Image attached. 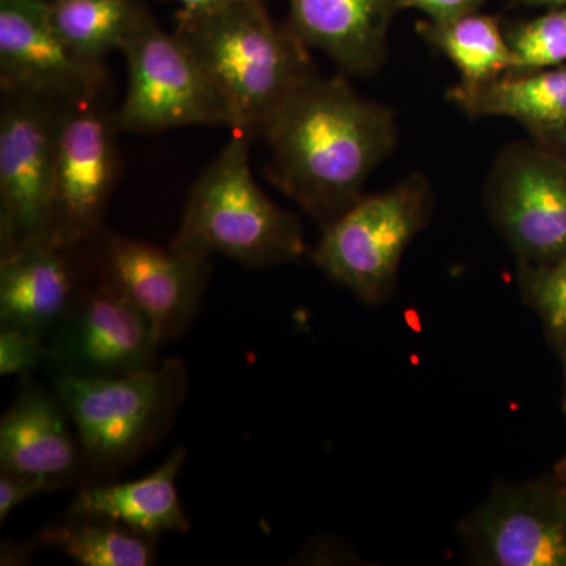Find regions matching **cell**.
<instances>
[{"label": "cell", "mask_w": 566, "mask_h": 566, "mask_svg": "<svg viewBox=\"0 0 566 566\" xmlns=\"http://www.w3.org/2000/svg\"><path fill=\"white\" fill-rule=\"evenodd\" d=\"M0 91L66 99L109 93V76L70 50L46 0H0Z\"/></svg>", "instance_id": "4fadbf2b"}, {"label": "cell", "mask_w": 566, "mask_h": 566, "mask_svg": "<svg viewBox=\"0 0 566 566\" xmlns=\"http://www.w3.org/2000/svg\"><path fill=\"white\" fill-rule=\"evenodd\" d=\"M120 51L128 62V91L115 123L120 133L150 134L193 125H222L223 118L191 52L167 33L147 7Z\"/></svg>", "instance_id": "52a82bcc"}, {"label": "cell", "mask_w": 566, "mask_h": 566, "mask_svg": "<svg viewBox=\"0 0 566 566\" xmlns=\"http://www.w3.org/2000/svg\"><path fill=\"white\" fill-rule=\"evenodd\" d=\"M185 460V449H178L150 475L132 482L82 488L71 504L70 515L103 517L150 538L166 532L185 534L191 523L177 488Z\"/></svg>", "instance_id": "e0dca14e"}, {"label": "cell", "mask_w": 566, "mask_h": 566, "mask_svg": "<svg viewBox=\"0 0 566 566\" xmlns=\"http://www.w3.org/2000/svg\"><path fill=\"white\" fill-rule=\"evenodd\" d=\"M398 3L401 10H419L427 14L428 20L444 21L479 11L483 0H398Z\"/></svg>", "instance_id": "484cf974"}, {"label": "cell", "mask_w": 566, "mask_h": 566, "mask_svg": "<svg viewBox=\"0 0 566 566\" xmlns=\"http://www.w3.org/2000/svg\"><path fill=\"white\" fill-rule=\"evenodd\" d=\"M505 35L515 54V70L510 73L560 66L566 61V7L510 25Z\"/></svg>", "instance_id": "7402d4cb"}, {"label": "cell", "mask_w": 566, "mask_h": 566, "mask_svg": "<svg viewBox=\"0 0 566 566\" xmlns=\"http://www.w3.org/2000/svg\"><path fill=\"white\" fill-rule=\"evenodd\" d=\"M471 118H512L535 140L566 125V66L506 73L482 84H460L447 92Z\"/></svg>", "instance_id": "ac0fdd59"}, {"label": "cell", "mask_w": 566, "mask_h": 566, "mask_svg": "<svg viewBox=\"0 0 566 566\" xmlns=\"http://www.w3.org/2000/svg\"><path fill=\"white\" fill-rule=\"evenodd\" d=\"M252 139L233 133L197 178L169 248L249 268L294 262L305 253L303 226L259 188L249 163Z\"/></svg>", "instance_id": "3957f363"}, {"label": "cell", "mask_w": 566, "mask_h": 566, "mask_svg": "<svg viewBox=\"0 0 566 566\" xmlns=\"http://www.w3.org/2000/svg\"><path fill=\"white\" fill-rule=\"evenodd\" d=\"M59 485L61 483L43 476L17 474V472L0 469V523H6L10 513L29 499L50 493Z\"/></svg>", "instance_id": "d4e9b609"}, {"label": "cell", "mask_w": 566, "mask_h": 566, "mask_svg": "<svg viewBox=\"0 0 566 566\" xmlns=\"http://www.w3.org/2000/svg\"><path fill=\"white\" fill-rule=\"evenodd\" d=\"M433 207V189L417 174L363 196L323 227L312 260L359 300L382 303L392 293L406 249L430 221Z\"/></svg>", "instance_id": "277c9868"}, {"label": "cell", "mask_w": 566, "mask_h": 566, "mask_svg": "<svg viewBox=\"0 0 566 566\" xmlns=\"http://www.w3.org/2000/svg\"><path fill=\"white\" fill-rule=\"evenodd\" d=\"M175 33L202 71L223 126L252 140L316 74L311 48L289 25L279 28L262 0H233L210 13L178 17Z\"/></svg>", "instance_id": "7a4b0ae2"}, {"label": "cell", "mask_w": 566, "mask_h": 566, "mask_svg": "<svg viewBox=\"0 0 566 566\" xmlns=\"http://www.w3.org/2000/svg\"><path fill=\"white\" fill-rule=\"evenodd\" d=\"M80 521L46 528L43 545L61 551L82 566H148L155 564L150 536L103 520L74 516Z\"/></svg>", "instance_id": "44dd1931"}, {"label": "cell", "mask_w": 566, "mask_h": 566, "mask_svg": "<svg viewBox=\"0 0 566 566\" xmlns=\"http://www.w3.org/2000/svg\"><path fill=\"white\" fill-rule=\"evenodd\" d=\"M520 273L527 303L538 315L549 344L560 352L566 346V260Z\"/></svg>", "instance_id": "603a6c76"}, {"label": "cell", "mask_w": 566, "mask_h": 566, "mask_svg": "<svg viewBox=\"0 0 566 566\" xmlns=\"http://www.w3.org/2000/svg\"><path fill=\"white\" fill-rule=\"evenodd\" d=\"M81 251L41 241L0 256V326L50 340L84 289Z\"/></svg>", "instance_id": "5bb4252c"}, {"label": "cell", "mask_w": 566, "mask_h": 566, "mask_svg": "<svg viewBox=\"0 0 566 566\" xmlns=\"http://www.w3.org/2000/svg\"><path fill=\"white\" fill-rule=\"evenodd\" d=\"M564 411L566 415V405H564ZM554 474L560 476V479L565 480L566 482V453L565 457L562 458L560 461H558L556 469H554Z\"/></svg>", "instance_id": "4dcf8cb0"}, {"label": "cell", "mask_w": 566, "mask_h": 566, "mask_svg": "<svg viewBox=\"0 0 566 566\" xmlns=\"http://www.w3.org/2000/svg\"><path fill=\"white\" fill-rule=\"evenodd\" d=\"M32 545L24 546H6L2 549V557L0 564L2 565H22L24 562L32 557Z\"/></svg>", "instance_id": "83f0119b"}, {"label": "cell", "mask_w": 566, "mask_h": 566, "mask_svg": "<svg viewBox=\"0 0 566 566\" xmlns=\"http://www.w3.org/2000/svg\"><path fill=\"white\" fill-rule=\"evenodd\" d=\"M57 103L0 91V256L50 240Z\"/></svg>", "instance_id": "9c48e42d"}, {"label": "cell", "mask_w": 566, "mask_h": 566, "mask_svg": "<svg viewBox=\"0 0 566 566\" xmlns=\"http://www.w3.org/2000/svg\"><path fill=\"white\" fill-rule=\"evenodd\" d=\"M48 363V340L20 327L0 326V375L31 374Z\"/></svg>", "instance_id": "cb8c5ba5"}, {"label": "cell", "mask_w": 566, "mask_h": 566, "mask_svg": "<svg viewBox=\"0 0 566 566\" xmlns=\"http://www.w3.org/2000/svg\"><path fill=\"white\" fill-rule=\"evenodd\" d=\"M521 2L527 3V6L549 7V9L566 7V0H521Z\"/></svg>", "instance_id": "f546056e"}, {"label": "cell", "mask_w": 566, "mask_h": 566, "mask_svg": "<svg viewBox=\"0 0 566 566\" xmlns=\"http://www.w3.org/2000/svg\"><path fill=\"white\" fill-rule=\"evenodd\" d=\"M292 29L348 76L381 69L398 0H289Z\"/></svg>", "instance_id": "9a60e30c"}, {"label": "cell", "mask_w": 566, "mask_h": 566, "mask_svg": "<svg viewBox=\"0 0 566 566\" xmlns=\"http://www.w3.org/2000/svg\"><path fill=\"white\" fill-rule=\"evenodd\" d=\"M177 6L178 17H197V14L210 13L212 10L221 9L233 0H167Z\"/></svg>", "instance_id": "4316f807"}, {"label": "cell", "mask_w": 566, "mask_h": 566, "mask_svg": "<svg viewBox=\"0 0 566 566\" xmlns=\"http://www.w3.org/2000/svg\"><path fill=\"white\" fill-rule=\"evenodd\" d=\"M161 345L151 319L95 277L48 340V364L55 376L132 375L155 367Z\"/></svg>", "instance_id": "8fae6325"}, {"label": "cell", "mask_w": 566, "mask_h": 566, "mask_svg": "<svg viewBox=\"0 0 566 566\" xmlns=\"http://www.w3.org/2000/svg\"><path fill=\"white\" fill-rule=\"evenodd\" d=\"M57 394L28 386L0 420V469L62 483L74 472L77 450Z\"/></svg>", "instance_id": "2e32d148"}, {"label": "cell", "mask_w": 566, "mask_h": 566, "mask_svg": "<svg viewBox=\"0 0 566 566\" xmlns=\"http://www.w3.org/2000/svg\"><path fill=\"white\" fill-rule=\"evenodd\" d=\"M486 210L521 271L566 260V161L557 153L509 145L491 170Z\"/></svg>", "instance_id": "ba28073f"}, {"label": "cell", "mask_w": 566, "mask_h": 566, "mask_svg": "<svg viewBox=\"0 0 566 566\" xmlns=\"http://www.w3.org/2000/svg\"><path fill=\"white\" fill-rule=\"evenodd\" d=\"M88 266L155 324L163 344L182 334L202 303L211 259L102 230L88 241Z\"/></svg>", "instance_id": "7c38bea8"}, {"label": "cell", "mask_w": 566, "mask_h": 566, "mask_svg": "<svg viewBox=\"0 0 566 566\" xmlns=\"http://www.w3.org/2000/svg\"><path fill=\"white\" fill-rule=\"evenodd\" d=\"M536 144L543 145L547 150L557 153L566 161V125L564 128L558 129V132L536 140Z\"/></svg>", "instance_id": "f1b7e54d"}, {"label": "cell", "mask_w": 566, "mask_h": 566, "mask_svg": "<svg viewBox=\"0 0 566 566\" xmlns=\"http://www.w3.org/2000/svg\"><path fill=\"white\" fill-rule=\"evenodd\" d=\"M185 389V365L177 359L132 375L52 379V390L76 427L85 457L103 469L133 460L150 444L170 422Z\"/></svg>", "instance_id": "5b68a950"}, {"label": "cell", "mask_w": 566, "mask_h": 566, "mask_svg": "<svg viewBox=\"0 0 566 566\" xmlns=\"http://www.w3.org/2000/svg\"><path fill=\"white\" fill-rule=\"evenodd\" d=\"M109 93L59 99L54 128L51 243L84 248L103 230L120 172Z\"/></svg>", "instance_id": "8992f818"}, {"label": "cell", "mask_w": 566, "mask_h": 566, "mask_svg": "<svg viewBox=\"0 0 566 566\" xmlns=\"http://www.w3.org/2000/svg\"><path fill=\"white\" fill-rule=\"evenodd\" d=\"M271 180L322 227L364 196L365 182L398 140L394 112L344 77L318 74L282 104L262 134Z\"/></svg>", "instance_id": "6da1fadb"}, {"label": "cell", "mask_w": 566, "mask_h": 566, "mask_svg": "<svg viewBox=\"0 0 566 566\" xmlns=\"http://www.w3.org/2000/svg\"><path fill=\"white\" fill-rule=\"evenodd\" d=\"M460 538L476 565L566 566L565 480L499 483L461 521Z\"/></svg>", "instance_id": "30bf717a"}, {"label": "cell", "mask_w": 566, "mask_h": 566, "mask_svg": "<svg viewBox=\"0 0 566 566\" xmlns=\"http://www.w3.org/2000/svg\"><path fill=\"white\" fill-rule=\"evenodd\" d=\"M416 29L457 66L463 84H482L515 70L505 29L490 14L472 11L452 20H424L417 22Z\"/></svg>", "instance_id": "d6986e66"}, {"label": "cell", "mask_w": 566, "mask_h": 566, "mask_svg": "<svg viewBox=\"0 0 566 566\" xmlns=\"http://www.w3.org/2000/svg\"><path fill=\"white\" fill-rule=\"evenodd\" d=\"M52 25L71 51L93 63H104L139 20L137 0H46Z\"/></svg>", "instance_id": "ffe728a7"}, {"label": "cell", "mask_w": 566, "mask_h": 566, "mask_svg": "<svg viewBox=\"0 0 566 566\" xmlns=\"http://www.w3.org/2000/svg\"><path fill=\"white\" fill-rule=\"evenodd\" d=\"M558 354H560L562 370H564V405H566V346Z\"/></svg>", "instance_id": "1f68e13d"}]
</instances>
